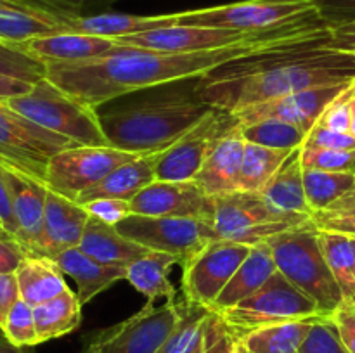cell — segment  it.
Wrapping results in <instances>:
<instances>
[{"mask_svg": "<svg viewBox=\"0 0 355 353\" xmlns=\"http://www.w3.org/2000/svg\"><path fill=\"white\" fill-rule=\"evenodd\" d=\"M328 24L321 16L309 17L288 26L266 31L253 40L217 51L168 54L141 47L118 45L101 57L80 62H55L45 64V78L87 106L101 107L103 104L141 92L146 89L168 85L182 80H196L218 66L262 51L304 44L321 38Z\"/></svg>", "mask_w": 355, "mask_h": 353, "instance_id": "1", "label": "cell"}, {"mask_svg": "<svg viewBox=\"0 0 355 353\" xmlns=\"http://www.w3.org/2000/svg\"><path fill=\"white\" fill-rule=\"evenodd\" d=\"M326 33L304 44L232 59L196 78L194 93L207 106L234 113L312 87L352 82L355 54L322 47Z\"/></svg>", "mask_w": 355, "mask_h": 353, "instance_id": "2", "label": "cell"}, {"mask_svg": "<svg viewBox=\"0 0 355 353\" xmlns=\"http://www.w3.org/2000/svg\"><path fill=\"white\" fill-rule=\"evenodd\" d=\"M211 111L193 89L146 97L139 102L99 114L107 142L120 151L156 154L179 141Z\"/></svg>", "mask_w": 355, "mask_h": 353, "instance_id": "3", "label": "cell"}, {"mask_svg": "<svg viewBox=\"0 0 355 353\" xmlns=\"http://www.w3.org/2000/svg\"><path fill=\"white\" fill-rule=\"evenodd\" d=\"M277 270L293 286L315 301L319 310L329 317L343 305V294L329 270L314 221L274 235L269 241Z\"/></svg>", "mask_w": 355, "mask_h": 353, "instance_id": "4", "label": "cell"}, {"mask_svg": "<svg viewBox=\"0 0 355 353\" xmlns=\"http://www.w3.org/2000/svg\"><path fill=\"white\" fill-rule=\"evenodd\" d=\"M7 106L62 137L80 145H110L97 109L66 93L47 78L33 83L23 96L6 100Z\"/></svg>", "mask_w": 355, "mask_h": 353, "instance_id": "5", "label": "cell"}, {"mask_svg": "<svg viewBox=\"0 0 355 353\" xmlns=\"http://www.w3.org/2000/svg\"><path fill=\"white\" fill-rule=\"evenodd\" d=\"M214 197L210 228L214 239L255 246L284 230L307 224L312 218L291 217L274 210L259 192L236 190Z\"/></svg>", "mask_w": 355, "mask_h": 353, "instance_id": "6", "label": "cell"}, {"mask_svg": "<svg viewBox=\"0 0 355 353\" xmlns=\"http://www.w3.org/2000/svg\"><path fill=\"white\" fill-rule=\"evenodd\" d=\"M217 314L238 338L267 325L326 317L315 301L293 286L279 270L252 296Z\"/></svg>", "mask_w": 355, "mask_h": 353, "instance_id": "7", "label": "cell"}, {"mask_svg": "<svg viewBox=\"0 0 355 353\" xmlns=\"http://www.w3.org/2000/svg\"><path fill=\"white\" fill-rule=\"evenodd\" d=\"M321 16L314 0H243L207 9L182 10L179 24L260 33Z\"/></svg>", "mask_w": 355, "mask_h": 353, "instance_id": "8", "label": "cell"}, {"mask_svg": "<svg viewBox=\"0 0 355 353\" xmlns=\"http://www.w3.org/2000/svg\"><path fill=\"white\" fill-rule=\"evenodd\" d=\"M76 142L38 127L0 102V165L45 183L47 165L54 154ZM47 185V183H45Z\"/></svg>", "mask_w": 355, "mask_h": 353, "instance_id": "9", "label": "cell"}, {"mask_svg": "<svg viewBox=\"0 0 355 353\" xmlns=\"http://www.w3.org/2000/svg\"><path fill=\"white\" fill-rule=\"evenodd\" d=\"M180 307L179 300L159 307L148 301L125 320L90 332L82 353H156L179 322Z\"/></svg>", "mask_w": 355, "mask_h": 353, "instance_id": "10", "label": "cell"}, {"mask_svg": "<svg viewBox=\"0 0 355 353\" xmlns=\"http://www.w3.org/2000/svg\"><path fill=\"white\" fill-rule=\"evenodd\" d=\"M116 228L148 251L175 256L180 266L194 258L208 242L215 241L210 225L196 218L130 215L120 221Z\"/></svg>", "mask_w": 355, "mask_h": 353, "instance_id": "11", "label": "cell"}, {"mask_svg": "<svg viewBox=\"0 0 355 353\" xmlns=\"http://www.w3.org/2000/svg\"><path fill=\"white\" fill-rule=\"evenodd\" d=\"M135 156L113 145H75L62 149L49 161L45 183L54 192L76 201L80 194L97 185L114 168Z\"/></svg>", "mask_w": 355, "mask_h": 353, "instance_id": "12", "label": "cell"}, {"mask_svg": "<svg viewBox=\"0 0 355 353\" xmlns=\"http://www.w3.org/2000/svg\"><path fill=\"white\" fill-rule=\"evenodd\" d=\"M238 121L231 113L211 107L210 113L170 147L156 154V180L189 182L194 180L211 149Z\"/></svg>", "mask_w": 355, "mask_h": 353, "instance_id": "13", "label": "cell"}, {"mask_svg": "<svg viewBox=\"0 0 355 353\" xmlns=\"http://www.w3.org/2000/svg\"><path fill=\"white\" fill-rule=\"evenodd\" d=\"M250 251L252 246L245 242L225 239L208 242L194 258L182 265L180 287L184 300L211 308Z\"/></svg>", "mask_w": 355, "mask_h": 353, "instance_id": "14", "label": "cell"}, {"mask_svg": "<svg viewBox=\"0 0 355 353\" xmlns=\"http://www.w3.org/2000/svg\"><path fill=\"white\" fill-rule=\"evenodd\" d=\"M266 33H241V31L222 30V28L191 26V24H173L158 30L142 31L130 37L116 38L118 45L149 48V51L168 52V54H189V52L217 51L231 45L245 44L259 35Z\"/></svg>", "mask_w": 355, "mask_h": 353, "instance_id": "15", "label": "cell"}, {"mask_svg": "<svg viewBox=\"0 0 355 353\" xmlns=\"http://www.w3.org/2000/svg\"><path fill=\"white\" fill-rule=\"evenodd\" d=\"M352 82H355V80H352ZM352 82L312 87V89H305L300 90V92L290 93V96H283L279 99L269 100V102L257 104V106L234 111L231 114L238 123H252V121L266 120V118L283 120L304 128L309 134L319 121V118L322 116V113L328 109L329 104L336 97L342 96L352 85Z\"/></svg>", "mask_w": 355, "mask_h": 353, "instance_id": "16", "label": "cell"}, {"mask_svg": "<svg viewBox=\"0 0 355 353\" xmlns=\"http://www.w3.org/2000/svg\"><path fill=\"white\" fill-rule=\"evenodd\" d=\"M132 215L144 217L196 218L210 225L214 197L208 196L194 180L166 182L155 180L130 199Z\"/></svg>", "mask_w": 355, "mask_h": 353, "instance_id": "17", "label": "cell"}, {"mask_svg": "<svg viewBox=\"0 0 355 353\" xmlns=\"http://www.w3.org/2000/svg\"><path fill=\"white\" fill-rule=\"evenodd\" d=\"M89 218L83 204L49 189L38 255L55 258L66 249L78 248Z\"/></svg>", "mask_w": 355, "mask_h": 353, "instance_id": "18", "label": "cell"}, {"mask_svg": "<svg viewBox=\"0 0 355 353\" xmlns=\"http://www.w3.org/2000/svg\"><path fill=\"white\" fill-rule=\"evenodd\" d=\"M9 183L12 213L16 220V241L28 255H38L42 232H44L45 201L49 187L44 182L30 179L23 173L6 168Z\"/></svg>", "mask_w": 355, "mask_h": 353, "instance_id": "19", "label": "cell"}, {"mask_svg": "<svg viewBox=\"0 0 355 353\" xmlns=\"http://www.w3.org/2000/svg\"><path fill=\"white\" fill-rule=\"evenodd\" d=\"M245 145L246 141L236 123V127L227 132L211 149L201 170L194 176V182L208 196H220V194L239 190Z\"/></svg>", "mask_w": 355, "mask_h": 353, "instance_id": "20", "label": "cell"}, {"mask_svg": "<svg viewBox=\"0 0 355 353\" xmlns=\"http://www.w3.org/2000/svg\"><path fill=\"white\" fill-rule=\"evenodd\" d=\"M17 47L37 57L44 64H55V62H80L101 57L118 47V42L114 38L62 31L51 37L35 38Z\"/></svg>", "mask_w": 355, "mask_h": 353, "instance_id": "21", "label": "cell"}, {"mask_svg": "<svg viewBox=\"0 0 355 353\" xmlns=\"http://www.w3.org/2000/svg\"><path fill=\"white\" fill-rule=\"evenodd\" d=\"M180 12L156 14V16H139L125 12H104L96 16H73L64 19L66 30L75 33L96 35L104 38H123L142 31L179 24Z\"/></svg>", "mask_w": 355, "mask_h": 353, "instance_id": "22", "label": "cell"}, {"mask_svg": "<svg viewBox=\"0 0 355 353\" xmlns=\"http://www.w3.org/2000/svg\"><path fill=\"white\" fill-rule=\"evenodd\" d=\"M54 260L62 273L75 280L76 296L82 305H87L97 294L110 289L118 280L125 279V269H127V266L106 265L83 253L80 248L66 249Z\"/></svg>", "mask_w": 355, "mask_h": 353, "instance_id": "23", "label": "cell"}, {"mask_svg": "<svg viewBox=\"0 0 355 353\" xmlns=\"http://www.w3.org/2000/svg\"><path fill=\"white\" fill-rule=\"evenodd\" d=\"M276 272L277 265L269 242L263 241L252 246L250 255L243 260V263L238 266L234 275L231 277V280L224 287L217 301L211 305L210 310L222 311L225 308L234 307L239 301L259 291Z\"/></svg>", "mask_w": 355, "mask_h": 353, "instance_id": "24", "label": "cell"}, {"mask_svg": "<svg viewBox=\"0 0 355 353\" xmlns=\"http://www.w3.org/2000/svg\"><path fill=\"white\" fill-rule=\"evenodd\" d=\"M158 154V152H156ZM156 154L135 156L130 161L123 163L107 176H104L97 185L78 196V203L85 204L94 199H125L130 201L142 189L156 180L155 161Z\"/></svg>", "mask_w": 355, "mask_h": 353, "instance_id": "25", "label": "cell"}, {"mask_svg": "<svg viewBox=\"0 0 355 353\" xmlns=\"http://www.w3.org/2000/svg\"><path fill=\"white\" fill-rule=\"evenodd\" d=\"M262 196L267 203L279 213L291 217L312 218L304 185V163H302V147L290 152L276 175L270 179Z\"/></svg>", "mask_w": 355, "mask_h": 353, "instance_id": "26", "label": "cell"}, {"mask_svg": "<svg viewBox=\"0 0 355 353\" xmlns=\"http://www.w3.org/2000/svg\"><path fill=\"white\" fill-rule=\"evenodd\" d=\"M78 248L92 258L113 266H127L148 253L144 246L120 234L114 225H107L92 217L87 221Z\"/></svg>", "mask_w": 355, "mask_h": 353, "instance_id": "27", "label": "cell"}, {"mask_svg": "<svg viewBox=\"0 0 355 353\" xmlns=\"http://www.w3.org/2000/svg\"><path fill=\"white\" fill-rule=\"evenodd\" d=\"M19 298L31 307L55 298L69 289L64 273L54 258L40 255H28L16 272Z\"/></svg>", "mask_w": 355, "mask_h": 353, "instance_id": "28", "label": "cell"}, {"mask_svg": "<svg viewBox=\"0 0 355 353\" xmlns=\"http://www.w3.org/2000/svg\"><path fill=\"white\" fill-rule=\"evenodd\" d=\"M177 263L179 260L175 256L148 251L127 265L125 280H128L135 291L144 294L148 301H156L158 298L177 300V289L170 282V272Z\"/></svg>", "mask_w": 355, "mask_h": 353, "instance_id": "29", "label": "cell"}, {"mask_svg": "<svg viewBox=\"0 0 355 353\" xmlns=\"http://www.w3.org/2000/svg\"><path fill=\"white\" fill-rule=\"evenodd\" d=\"M82 301L71 289L33 307L38 341H51L76 331L82 324Z\"/></svg>", "mask_w": 355, "mask_h": 353, "instance_id": "30", "label": "cell"}, {"mask_svg": "<svg viewBox=\"0 0 355 353\" xmlns=\"http://www.w3.org/2000/svg\"><path fill=\"white\" fill-rule=\"evenodd\" d=\"M318 318L284 322L255 329L239 338L241 353H298L305 336Z\"/></svg>", "mask_w": 355, "mask_h": 353, "instance_id": "31", "label": "cell"}, {"mask_svg": "<svg viewBox=\"0 0 355 353\" xmlns=\"http://www.w3.org/2000/svg\"><path fill=\"white\" fill-rule=\"evenodd\" d=\"M66 24L61 17L33 10H0V42L21 45L35 38L62 33Z\"/></svg>", "mask_w": 355, "mask_h": 353, "instance_id": "32", "label": "cell"}, {"mask_svg": "<svg viewBox=\"0 0 355 353\" xmlns=\"http://www.w3.org/2000/svg\"><path fill=\"white\" fill-rule=\"evenodd\" d=\"M211 310L184 300L180 318L156 353H201Z\"/></svg>", "mask_w": 355, "mask_h": 353, "instance_id": "33", "label": "cell"}, {"mask_svg": "<svg viewBox=\"0 0 355 353\" xmlns=\"http://www.w3.org/2000/svg\"><path fill=\"white\" fill-rule=\"evenodd\" d=\"M322 253L343 294V303H355V249L352 237L319 230Z\"/></svg>", "mask_w": 355, "mask_h": 353, "instance_id": "34", "label": "cell"}, {"mask_svg": "<svg viewBox=\"0 0 355 353\" xmlns=\"http://www.w3.org/2000/svg\"><path fill=\"white\" fill-rule=\"evenodd\" d=\"M291 151L263 147V145L246 142L245 154H243L241 179H239V190L259 192L266 189L284 159Z\"/></svg>", "mask_w": 355, "mask_h": 353, "instance_id": "35", "label": "cell"}, {"mask_svg": "<svg viewBox=\"0 0 355 353\" xmlns=\"http://www.w3.org/2000/svg\"><path fill=\"white\" fill-rule=\"evenodd\" d=\"M304 185L312 215L326 211L355 185V173L304 168Z\"/></svg>", "mask_w": 355, "mask_h": 353, "instance_id": "36", "label": "cell"}, {"mask_svg": "<svg viewBox=\"0 0 355 353\" xmlns=\"http://www.w3.org/2000/svg\"><path fill=\"white\" fill-rule=\"evenodd\" d=\"M238 128L246 142L281 151L300 149L309 135L304 128L274 118L257 120L252 123H238Z\"/></svg>", "mask_w": 355, "mask_h": 353, "instance_id": "37", "label": "cell"}, {"mask_svg": "<svg viewBox=\"0 0 355 353\" xmlns=\"http://www.w3.org/2000/svg\"><path fill=\"white\" fill-rule=\"evenodd\" d=\"M0 75L23 80L28 83H37L45 78L47 68L44 62L24 52L17 45L0 42Z\"/></svg>", "mask_w": 355, "mask_h": 353, "instance_id": "38", "label": "cell"}, {"mask_svg": "<svg viewBox=\"0 0 355 353\" xmlns=\"http://www.w3.org/2000/svg\"><path fill=\"white\" fill-rule=\"evenodd\" d=\"M2 336L12 345L28 348V346L40 345L37 334V325H35L33 307L28 305L24 300H17L14 307L10 308L9 315L3 324Z\"/></svg>", "mask_w": 355, "mask_h": 353, "instance_id": "39", "label": "cell"}, {"mask_svg": "<svg viewBox=\"0 0 355 353\" xmlns=\"http://www.w3.org/2000/svg\"><path fill=\"white\" fill-rule=\"evenodd\" d=\"M298 353H349L331 317H321L312 324Z\"/></svg>", "mask_w": 355, "mask_h": 353, "instance_id": "40", "label": "cell"}, {"mask_svg": "<svg viewBox=\"0 0 355 353\" xmlns=\"http://www.w3.org/2000/svg\"><path fill=\"white\" fill-rule=\"evenodd\" d=\"M302 163H304V168L326 170V172H350L355 163V151L302 147Z\"/></svg>", "mask_w": 355, "mask_h": 353, "instance_id": "41", "label": "cell"}, {"mask_svg": "<svg viewBox=\"0 0 355 353\" xmlns=\"http://www.w3.org/2000/svg\"><path fill=\"white\" fill-rule=\"evenodd\" d=\"M201 353H241L239 338L229 329L217 311H211L207 324Z\"/></svg>", "mask_w": 355, "mask_h": 353, "instance_id": "42", "label": "cell"}, {"mask_svg": "<svg viewBox=\"0 0 355 353\" xmlns=\"http://www.w3.org/2000/svg\"><path fill=\"white\" fill-rule=\"evenodd\" d=\"M305 149H338V151H355V137L345 132H336L315 123L309 132L304 145Z\"/></svg>", "mask_w": 355, "mask_h": 353, "instance_id": "43", "label": "cell"}, {"mask_svg": "<svg viewBox=\"0 0 355 353\" xmlns=\"http://www.w3.org/2000/svg\"><path fill=\"white\" fill-rule=\"evenodd\" d=\"M83 206L89 211L90 217L107 225H114V227L132 215L130 201L125 199H94Z\"/></svg>", "mask_w": 355, "mask_h": 353, "instance_id": "44", "label": "cell"}, {"mask_svg": "<svg viewBox=\"0 0 355 353\" xmlns=\"http://www.w3.org/2000/svg\"><path fill=\"white\" fill-rule=\"evenodd\" d=\"M312 221L319 230L355 237V210H326L312 215Z\"/></svg>", "mask_w": 355, "mask_h": 353, "instance_id": "45", "label": "cell"}, {"mask_svg": "<svg viewBox=\"0 0 355 353\" xmlns=\"http://www.w3.org/2000/svg\"><path fill=\"white\" fill-rule=\"evenodd\" d=\"M354 83V82H352ZM350 89V87H349ZM349 89L342 93L340 97H336L331 104H329L328 109L322 113V116L319 118L318 123L322 127H328L331 130L336 132H345L350 134V111H349Z\"/></svg>", "mask_w": 355, "mask_h": 353, "instance_id": "46", "label": "cell"}, {"mask_svg": "<svg viewBox=\"0 0 355 353\" xmlns=\"http://www.w3.org/2000/svg\"><path fill=\"white\" fill-rule=\"evenodd\" d=\"M328 26L355 21V0H314Z\"/></svg>", "mask_w": 355, "mask_h": 353, "instance_id": "47", "label": "cell"}, {"mask_svg": "<svg viewBox=\"0 0 355 353\" xmlns=\"http://www.w3.org/2000/svg\"><path fill=\"white\" fill-rule=\"evenodd\" d=\"M322 47L355 54V21L328 26V33L322 40Z\"/></svg>", "mask_w": 355, "mask_h": 353, "instance_id": "48", "label": "cell"}, {"mask_svg": "<svg viewBox=\"0 0 355 353\" xmlns=\"http://www.w3.org/2000/svg\"><path fill=\"white\" fill-rule=\"evenodd\" d=\"M336 324L343 345L349 353H355V303H343L333 315H329Z\"/></svg>", "mask_w": 355, "mask_h": 353, "instance_id": "49", "label": "cell"}, {"mask_svg": "<svg viewBox=\"0 0 355 353\" xmlns=\"http://www.w3.org/2000/svg\"><path fill=\"white\" fill-rule=\"evenodd\" d=\"M0 224L6 228L7 235L16 241V220L12 213V199H10L9 183H7L6 166L0 165ZM17 242V241H16Z\"/></svg>", "mask_w": 355, "mask_h": 353, "instance_id": "50", "label": "cell"}, {"mask_svg": "<svg viewBox=\"0 0 355 353\" xmlns=\"http://www.w3.org/2000/svg\"><path fill=\"white\" fill-rule=\"evenodd\" d=\"M17 300H19V287H17L16 273H0V332L10 308Z\"/></svg>", "mask_w": 355, "mask_h": 353, "instance_id": "51", "label": "cell"}, {"mask_svg": "<svg viewBox=\"0 0 355 353\" xmlns=\"http://www.w3.org/2000/svg\"><path fill=\"white\" fill-rule=\"evenodd\" d=\"M28 253L14 239L0 237V273H14Z\"/></svg>", "mask_w": 355, "mask_h": 353, "instance_id": "52", "label": "cell"}, {"mask_svg": "<svg viewBox=\"0 0 355 353\" xmlns=\"http://www.w3.org/2000/svg\"><path fill=\"white\" fill-rule=\"evenodd\" d=\"M33 87V83L23 82V80L10 78V76L0 75V102L12 99V97L23 96Z\"/></svg>", "mask_w": 355, "mask_h": 353, "instance_id": "53", "label": "cell"}, {"mask_svg": "<svg viewBox=\"0 0 355 353\" xmlns=\"http://www.w3.org/2000/svg\"><path fill=\"white\" fill-rule=\"evenodd\" d=\"M0 10H33V12H49L37 0H0ZM52 14V12H49Z\"/></svg>", "mask_w": 355, "mask_h": 353, "instance_id": "54", "label": "cell"}, {"mask_svg": "<svg viewBox=\"0 0 355 353\" xmlns=\"http://www.w3.org/2000/svg\"><path fill=\"white\" fill-rule=\"evenodd\" d=\"M329 210H355V185L343 197H340Z\"/></svg>", "mask_w": 355, "mask_h": 353, "instance_id": "55", "label": "cell"}, {"mask_svg": "<svg viewBox=\"0 0 355 353\" xmlns=\"http://www.w3.org/2000/svg\"><path fill=\"white\" fill-rule=\"evenodd\" d=\"M349 111H350V134L355 137V82L349 89Z\"/></svg>", "mask_w": 355, "mask_h": 353, "instance_id": "56", "label": "cell"}, {"mask_svg": "<svg viewBox=\"0 0 355 353\" xmlns=\"http://www.w3.org/2000/svg\"><path fill=\"white\" fill-rule=\"evenodd\" d=\"M0 353H26V352H24V348H21V346H16L10 341H7V339L2 336V338H0Z\"/></svg>", "mask_w": 355, "mask_h": 353, "instance_id": "57", "label": "cell"}, {"mask_svg": "<svg viewBox=\"0 0 355 353\" xmlns=\"http://www.w3.org/2000/svg\"><path fill=\"white\" fill-rule=\"evenodd\" d=\"M0 237L2 239H10L9 235H7V232H6V228L2 227V224H0Z\"/></svg>", "mask_w": 355, "mask_h": 353, "instance_id": "58", "label": "cell"}, {"mask_svg": "<svg viewBox=\"0 0 355 353\" xmlns=\"http://www.w3.org/2000/svg\"><path fill=\"white\" fill-rule=\"evenodd\" d=\"M352 244H354V249H355V237H352Z\"/></svg>", "mask_w": 355, "mask_h": 353, "instance_id": "59", "label": "cell"}, {"mask_svg": "<svg viewBox=\"0 0 355 353\" xmlns=\"http://www.w3.org/2000/svg\"><path fill=\"white\" fill-rule=\"evenodd\" d=\"M352 172L355 173V163H354V168H352Z\"/></svg>", "mask_w": 355, "mask_h": 353, "instance_id": "60", "label": "cell"}, {"mask_svg": "<svg viewBox=\"0 0 355 353\" xmlns=\"http://www.w3.org/2000/svg\"><path fill=\"white\" fill-rule=\"evenodd\" d=\"M201 350H203V348H201Z\"/></svg>", "mask_w": 355, "mask_h": 353, "instance_id": "61", "label": "cell"}]
</instances>
